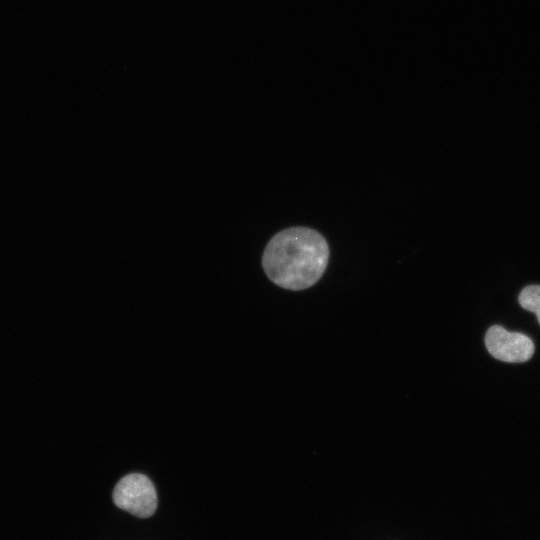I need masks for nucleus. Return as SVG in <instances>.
Returning <instances> with one entry per match:
<instances>
[{
  "mask_svg": "<svg viewBox=\"0 0 540 540\" xmlns=\"http://www.w3.org/2000/svg\"><path fill=\"white\" fill-rule=\"evenodd\" d=\"M519 303L524 309L536 314L540 324V286L525 287L519 295Z\"/></svg>",
  "mask_w": 540,
  "mask_h": 540,
  "instance_id": "nucleus-4",
  "label": "nucleus"
},
{
  "mask_svg": "<svg viewBox=\"0 0 540 540\" xmlns=\"http://www.w3.org/2000/svg\"><path fill=\"white\" fill-rule=\"evenodd\" d=\"M485 344L493 357L504 362H525L534 353V344L529 337L521 333L509 332L499 325L488 329Z\"/></svg>",
  "mask_w": 540,
  "mask_h": 540,
  "instance_id": "nucleus-3",
  "label": "nucleus"
},
{
  "mask_svg": "<svg viewBox=\"0 0 540 540\" xmlns=\"http://www.w3.org/2000/svg\"><path fill=\"white\" fill-rule=\"evenodd\" d=\"M329 260L326 239L308 227H291L275 234L266 245L262 266L281 288L299 291L313 286Z\"/></svg>",
  "mask_w": 540,
  "mask_h": 540,
  "instance_id": "nucleus-1",
  "label": "nucleus"
},
{
  "mask_svg": "<svg viewBox=\"0 0 540 540\" xmlns=\"http://www.w3.org/2000/svg\"><path fill=\"white\" fill-rule=\"evenodd\" d=\"M113 500L117 507L137 517H150L157 508V493L151 480L140 473H131L116 484Z\"/></svg>",
  "mask_w": 540,
  "mask_h": 540,
  "instance_id": "nucleus-2",
  "label": "nucleus"
}]
</instances>
